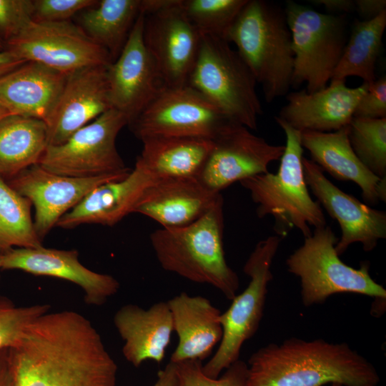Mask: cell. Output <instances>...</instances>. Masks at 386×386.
Listing matches in <instances>:
<instances>
[{"mask_svg": "<svg viewBox=\"0 0 386 386\" xmlns=\"http://www.w3.org/2000/svg\"><path fill=\"white\" fill-rule=\"evenodd\" d=\"M14 386H116L117 365L91 322L46 312L9 349Z\"/></svg>", "mask_w": 386, "mask_h": 386, "instance_id": "obj_1", "label": "cell"}, {"mask_svg": "<svg viewBox=\"0 0 386 386\" xmlns=\"http://www.w3.org/2000/svg\"><path fill=\"white\" fill-rule=\"evenodd\" d=\"M247 386H377L374 365L346 342L290 338L248 360Z\"/></svg>", "mask_w": 386, "mask_h": 386, "instance_id": "obj_2", "label": "cell"}, {"mask_svg": "<svg viewBox=\"0 0 386 386\" xmlns=\"http://www.w3.org/2000/svg\"><path fill=\"white\" fill-rule=\"evenodd\" d=\"M223 205L222 197L189 224L152 232L150 241L164 270L211 285L232 300L237 295L239 280L225 259Z\"/></svg>", "mask_w": 386, "mask_h": 386, "instance_id": "obj_3", "label": "cell"}, {"mask_svg": "<svg viewBox=\"0 0 386 386\" xmlns=\"http://www.w3.org/2000/svg\"><path fill=\"white\" fill-rule=\"evenodd\" d=\"M232 43L270 103L292 86L294 52L284 11L262 0H247L231 26Z\"/></svg>", "mask_w": 386, "mask_h": 386, "instance_id": "obj_4", "label": "cell"}, {"mask_svg": "<svg viewBox=\"0 0 386 386\" xmlns=\"http://www.w3.org/2000/svg\"><path fill=\"white\" fill-rule=\"evenodd\" d=\"M274 119L286 137L277 172L257 174L239 183L257 204V217L274 218V230L278 236L283 238L290 230L297 229L307 237L312 234V227L315 229L327 225L326 219L305 182L300 132L277 116Z\"/></svg>", "mask_w": 386, "mask_h": 386, "instance_id": "obj_5", "label": "cell"}, {"mask_svg": "<svg viewBox=\"0 0 386 386\" xmlns=\"http://www.w3.org/2000/svg\"><path fill=\"white\" fill-rule=\"evenodd\" d=\"M187 84L229 119L250 130L262 114L257 82L243 59L226 40L202 35L199 54Z\"/></svg>", "mask_w": 386, "mask_h": 386, "instance_id": "obj_6", "label": "cell"}, {"mask_svg": "<svg viewBox=\"0 0 386 386\" xmlns=\"http://www.w3.org/2000/svg\"><path fill=\"white\" fill-rule=\"evenodd\" d=\"M338 239L330 226L315 228L286 259L288 272L300 279L302 304H321L337 293H356L385 302L386 290L370 276L369 262H362L358 269L347 265L336 252Z\"/></svg>", "mask_w": 386, "mask_h": 386, "instance_id": "obj_7", "label": "cell"}, {"mask_svg": "<svg viewBox=\"0 0 386 386\" xmlns=\"http://www.w3.org/2000/svg\"><path fill=\"white\" fill-rule=\"evenodd\" d=\"M282 239L280 236L271 235L259 241L247 259L243 271L250 281L220 315L221 341L215 353L202 367L207 377L217 378L239 360L243 344L257 331L264 313L267 286L273 279L272 264Z\"/></svg>", "mask_w": 386, "mask_h": 386, "instance_id": "obj_8", "label": "cell"}, {"mask_svg": "<svg viewBox=\"0 0 386 386\" xmlns=\"http://www.w3.org/2000/svg\"><path fill=\"white\" fill-rule=\"evenodd\" d=\"M294 52L292 86L312 93L330 82L347 39L345 16L317 11L289 1L284 9Z\"/></svg>", "mask_w": 386, "mask_h": 386, "instance_id": "obj_9", "label": "cell"}, {"mask_svg": "<svg viewBox=\"0 0 386 386\" xmlns=\"http://www.w3.org/2000/svg\"><path fill=\"white\" fill-rule=\"evenodd\" d=\"M128 124L123 114L110 109L61 144L47 146L38 164L52 173L73 177L128 174L132 169L116 147L119 132Z\"/></svg>", "mask_w": 386, "mask_h": 386, "instance_id": "obj_10", "label": "cell"}, {"mask_svg": "<svg viewBox=\"0 0 386 386\" xmlns=\"http://www.w3.org/2000/svg\"><path fill=\"white\" fill-rule=\"evenodd\" d=\"M233 122L199 92L186 84L166 87L129 126L141 141L159 137L212 141Z\"/></svg>", "mask_w": 386, "mask_h": 386, "instance_id": "obj_11", "label": "cell"}, {"mask_svg": "<svg viewBox=\"0 0 386 386\" xmlns=\"http://www.w3.org/2000/svg\"><path fill=\"white\" fill-rule=\"evenodd\" d=\"M6 49L24 61H36L65 74L112 63L107 50L71 21H31L17 36L6 42Z\"/></svg>", "mask_w": 386, "mask_h": 386, "instance_id": "obj_12", "label": "cell"}, {"mask_svg": "<svg viewBox=\"0 0 386 386\" xmlns=\"http://www.w3.org/2000/svg\"><path fill=\"white\" fill-rule=\"evenodd\" d=\"M180 1L162 0L144 20L145 46L168 87L187 84L202 41V34L183 12Z\"/></svg>", "mask_w": 386, "mask_h": 386, "instance_id": "obj_13", "label": "cell"}, {"mask_svg": "<svg viewBox=\"0 0 386 386\" xmlns=\"http://www.w3.org/2000/svg\"><path fill=\"white\" fill-rule=\"evenodd\" d=\"M212 141V148L196 179L217 193L237 182L268 172L269 164L280 160L284 151V145L269 144L235 122Z\"/></svg>", "mask_w": 386, "mask_h": 386, "instance_id": "obj_14", "label": "cell"}, {"mask_svg": "<svg viewBox=\"0 0 386 386\" xmlns=\"http://www.w3.org/2000/svg\"><path fill=\"white\" fill-rule=\"evenodd\" d=\"M141 14L118 57L107 67L112 109L123 114L128 125L166 88L143 39Z\"/></svg>", "mask_w": 386, "mask_h": 386, "instance_id": "obj_15", "label": "cell"}, {"mask_svg": "<svg viewBox=\"0 0 386 386\" xmlns=\"http://www.w3.org/2000/svg\"><path fill=\"white\" fill-rule=\"evenodd\" d=\"M302 167L308 189L340 227L341 237L335 245L339 256L357 242L365 252H372L386 238L385 211L374 209L341 190L310 159L302 157Z\"/></svg>", "mask_w": 386, "mask_h": 386, "instance_id": "obj_16", "label": "cell"}, {"mask_svg": "<svg viewBox=\"0 0 386 386\" xmlns=\"http://www.w3.org/2000/svg\"><path fill=\"white\" fill-rule=\"evenodd\" d=\"M128 174L73 177L52 173L37 164L6 182L34 207V225L42 240L91 190L102 184L122 179Z\"/></svg>", "mask_w": 386, "mask_h": 386, "instance_id": "obj_17", "label": "cell"}, {"mask_svg": "<svg viewBox=\"0 0 386 386\" xmlns=\"http://www.w3.org/2000/svg\"><path fill=\"white\" fill-rule=\"evenodd\" d=\"M108 66H88L68 74L60 96L45 122L48 146L61 144L75 132L112 109Z\"/></svg>", "mask_w": 386, "mask_h": 386, "instance_id": "obj_18", "label": "cell"}, {"mask_svg": "<svg viewBox=\"0 0 386 386\" xmlns=\"http://www.w3.org/2000/svg\"><path fill=\"white\" fill-rule=\"evenodd\" d=\"M3 269H19L34 275L54 277L71 282L84 292V300L99 306L114 295L119 283L113 276L90 270L79 260L76 250L13 248L2 253Z\"/></svg>", "mask_w": 386, "mask_h": 386, "instance_id": "obj_19", "label": "cell"}, {"mask_svg": "<svg viewBox=\"0 0 386 386\" xmlns=\"http://www.w3.org/2000/svg\"><path fill=\"white\" fill-rule=\"evenodd\" d=\"M368 84L348 87L345 81H331L325 88L308 93L306 89L287 96L279 119L300 131L331 132L347 127Z\"/></svg>", "mask_w": 386, "mask_h": 386, "instance_id": "obj_20", "label": "cell"}, {"mask_svg": "<svg viewBox=\"0 0 386 386\" xmlns=\"http://www.w3.org/2000/svg\"><path fill=\"white\" fill-rule=\"evenodd\" d=\"M221 198V193L210 191L194 177L158 179L145 190L134 213L164 228L182 227L198 219Z\"/></svg>", "mask_w": 386, "mask_h": 386, "instance_id": "obj_21", "label": "cell"}, {"mask_svg": "<svg viewBox=\"0 0 386 386\" xmlns=\"http://www.w3.org/2000/svg\"><path fill=\"white\" fill-rule=\"evenodd\" d=\"M157 179L136 161L124 178L94 188L59 220L56 227L73 229L84 224L112 227L134 213L145 190Z\"/></svg>", "mask_w": 386, "mask_h": 386, "instance_id": "obj_22", "label": "cell"}, {"mask_svg": "<svg viewBox=\"0 0 386 386\" xmlns=\"http://www.w3.org/2000/svg\"><path fill=\"white\" fill-rule=\"evenodd\" d=\"M301 144L311 160L339 181L352 182L361 189L365 202H386V179L372 173L353 152L347 126L331 132H300Z\"/></svg>", "mask_w": 386, "mask_h": 386, "instance_id": "obj_23", "label": "cell"}, {"mask_svg": "<svg viewBox=\"0 0 386 386\" xmlns=\"http://www.w3.org/2000/svg\"><path fill=\"white\" fill-rule=\"evenodd\" d=\"M114 324L124 341L122 354L133 366L144 362H162L170 343L174 325L167 302H157L145 310L127 304L117 310Z\"/></svg>", "mask_w": 386, "mask_h": 386, "instance_id": "obj_24", "label": "cell"}, {"mask_svg": "<svg viewBox=\"0 0 386 386\" xmlns=\"http://www.w3.org/2000/svg\"><path fill=\"white\" fill-rule=\"evenodd\" d=\"M68 74L27 61L0 77V105L11 114L46 122Z\"/></svg>", "mask_w": 386, "mask_h": 386, "instance_id": "obj_25", "label": "cell"}, {"mask_svg": "<svg viewBox=\"0 0 386 386\" xmlns=\"http://www.w3.org/2000/svg\"><path fill=\"white\" fill-rule=\"evenodd\" d=\"M167 302L179 338L170 362H202L208 358L222 337L220 311L206 297L191 296L185 292Z\"/></svg>", "mask_w": 386, "mask_h": 386, "instance_id": "obj_26", "label": "cell"}, {"mask_svg": "<svg viewBox=\"0 0 386 386\" xmlns=\"http://www.w3.org/2000/svg\"><path fill=\"white\" fill-rule=\"evenodd\" d=\"M137 161L157 179L197 178L213 141L192 137H150L142 140Z\"/></svg>", "mask_w": 386, "mask_h": 386, "instance_id": "obj_27", "label": "cell"}, {"mask_svg": "<svg viewBox=\"0 0 386 386\" xmlns=\"http://www.w3.org/2000/svg\"><path fill=\"white\" fill-rule=\"evenodd\" d=\"M47 146L44 121L19 115L0 119V177L9 181L39 164Z\"/></svg>", "mask_w": 386, "mask_h": 386, "instance_id": "obj_28", "label": "cell"}, {"mask_svg": "<svg viewBox=\"0 0 386 386\" xmlns=\"http://www.w3.org/2000/svg\"><path fill=\"white\" fill-rule=\"evenodd\" d=\"M142 0H101L84 10L79 25L109 53L113 62L123 49L131 31L142 14Z\"/></svg>", "mask_w": 386, "mask_h": 386, "instance_id": "obj_29", "label": "cell"}, {"mask_svg": "<svg viewBox=\"0 0 386 386\" xmlns=\"http://www.w3.org/2000/svg\"><path fill=\"white\" fill-rule=\"evenodd\" d=\"M385 27L386 11L372 19H356L331 81L357 76L368 85L373 83Z\"/></svg>", "mask_w": 386, "mask_h": 386, "instance_id": "obj_30", "label": "cell"}, {"mask_svg": "<svg viewBox=\"0 0 386 386\" xmlns=\"http://www.w3.org/2000/svg\"><path fill=\"white\" fill-rule=\"evenodd\" d=\"M31 202L0 177V252L42 246L31 215Z\"/></svg>", "mask_w": 386, "mask_h": 386, "instance_id": "obj_31", "label": "cell"}, {"mask_svg": "<svg viewBox=\"0 0 386 386\" xmlns=\"http://www.w3.org/2000/svg\"><path fill=\"white\" fill-rule=\"evenodd\" d=\"M347 135L361 162L379 178L386 179V118L353 117L347 125Z\"/></svg>", "mask_w": 386, "mask_h": 386, "instance_id": "obj_32", "label": "cell"}, {"mask_svg": "<svg viewBox=\"0 0 386 386\" xmlns=\"http://www.w3.org/2000/svg\"><path fill=\"white\" fill-rule=\"evenodd\" d=\"M247 1L181 0L180 6L202 35L226 40L231 26Z\"/></svg>", "mask_w": 386, "mask_h": 386, "instance_id": "obj_33", "label": "cell"}, {"mask_svg": "<svg viewBox=\"0 0 386 386\" xmlns=\"http://www.w3.org/2000/svg\"><path fill=\"white\" fill-rule=\"evenodd\" d=\"M49 310L46 304L16 306L9 298L0 296V350L15 346L27 326Z\"/></svg>", "mask_w": 386, "mask_h": 386, "instance_id": "obj_34", "label": "cell"}, {"mask_svg": "<svg viewBox=\"0 0 386 386\" xmlns=\"http://www.w3.org/2000/svg\"><path fill=\"white\" fill-rule=\"evenodd\" d=\"M176 365L177 386H247V365L240 360L232 364L217 378L205 375L202 363L199 360H187Z\"/></svg>", "mask_w": 386, "mask_h": 386, "instance_id": "obj_35", "label": "cell"}, {"mask_svg": "<svg viewBox=\"0 0 386 386\" xmlns=\"http://www.w3.org/2000/svg\"><path fill=\"white\" fill-rule=\"evenodd\" d=\"M34 0H0V36L5 43L33 21Z\"/></svg>", "mask_w": 386, "mask_h": 386, "instance_id": "obj_36", "label": "cell"}, {"mask_svg": "<svg viewBox=\"0 0 386 386\" xmlns=\"http://www.w3.org/2000/svg\"><path fill=\"white\" fill-rule=\"evenodd\" d=\"M96 0H34L33 21L58 22L69 21L75 14L95 6Z\"/></svg>", "mask_w": 386, "mask_h": 386, "instance_id": "obj_37", "label": "cell"}, {"mask_svg": "<svg viewBox=\"0 0 386 386\" xmlns=\"http://www.w3.org/2000/svg\"><path fill=\"white\" fill-rule=\"evenodd\" d=\"M354 117L382 119L386 118V77L382 76L368 85L360 99Z\"/></svg>", "mask_w": 386, "mask_h": 386, "instance_id": "obj_38", "label": "cell"}, {"mask_svg": "<svg viewBox=\"0 0 386 386\" xmlns=\"http://www.w3.org/2000/svg\"><path fill=\"white\" fill-rule=\"evenodd\" d=\"M355 11L363 20L374 19L386 11L385 0H355Z\"/></svg>", "mask_w": 386, "mask_h": 386, "instance_id": "obj_39", "label": "cell"}, {"mask_svg": "<svg viewBox=\"0 0 386 386\" xmlns=\"http://www.w3.org/2000/svg\"><path fill=\"white\" fill-rule=\"evenodd\" d=\"M314 4L323 6L330 12L347 13L355 11L352 0H313Z\"/></svg>", "mask_w": 386, "mask_h": 386, "instance_id": "obj_40", "label": "cell"}, {"mask_svg": "<svg viewBox=\"0 0 386 386\" xmlns=\"http://www.w3.org/2000/svg\"><path fill=\"white\" fill-rule=\"evenodd\" d=\"M26 61L9 50L0 51V77Z\"/></svg>", "mask_w": 386, "mask_h": 386, "instance_id": "obj_41", "label": "cell"}, {"mask_svg": "<svg viewBox=\"0 0 386 386\" xmlns=\"http://www.w3.org/2000/svg\"><path fill=\"white\" fill-rule=\"evenodd\" d=\"M177 365L169 362L166 367L158 373L157 380L153 386H177Z\"/></svg>", "mask_w": 386, "mask_h": 386, "instance_id": "obj_42", "label": "cell"}, {"mask_svg": "<svg viewBox=\"0 0 386 386\" xmlns=\"http://www.w3.org/2000/svg\"><path fill=\"white\" fill-rule=\"evenodd\" d=\"M12 382L9 349L0 350V386H10Z\"/></svg>", "mask_w": 386, "mask_h": 386, "instance_id": "obj_43", "label": "cell"}, {"mask_svg": "<svg viewBox=\"0 0 386 386\" xmlns=\"http://www.w3.org/2000/svg\"><path fill=\"white\" fill-rule=\"evenodd\" d=\"M11 114L4 107L0 105V119L9 116Z\"/></svg>", "mask_w": 386, "mask_h": 386, "instance_id": "obj_44", "label": "cell"}, {"mask_svg": "<svg viewBox=\"0 0 386 386\" xmlns=\"http://www.w3.org/2000/svg\"><path fill=\"white\" fill-rule=\"evenodd\" d=\"M6 50V43L0 36V51Z\"/></svg>", "mask_w": 386, "mask_h": 386, "instance_id": "obj_45", "label": "cell"}, {"mask_svg": "<svg viewBox=\"0 0 386 386\" xmlns=\"http://www.w3.org/2000/svg\"><path fill=\"white\" fill-rule=\"evenodd\" d=\"M2 264V252H0V269H1Z\"/></svg>", "mask_w": 386, "mask_h": 386, "instance_id": "obj_46", "label": "cell"}, {"mask_svg": "<svg viewBox=\"0 0 386 386\" xmlns=\"http://www.w3.org/2000/svg\"><path fill=\"white\" fill-rule=\"evenodd\" d=\"M331 386H343V385L338 383H333V384H331Z\"/></svg>", "mask_w": 386, "mask_h": 386, "instance_id": "obj_47", "label": "cell"}, {"mask_svg": "<svg viewBox=\"0 0 386 386\" xmlns=\"http://www.w3.org/2000/svg\"><path fill=\"white\" fill-rule=\"evenodd\" d=\"M10 386H14V383H13V379H12V382H11V385H10Z\"/></svg>", "mask_w": 386, "mask_h": 386, "instance_id": "obj_48", "label": "cell"}]
</instances>
